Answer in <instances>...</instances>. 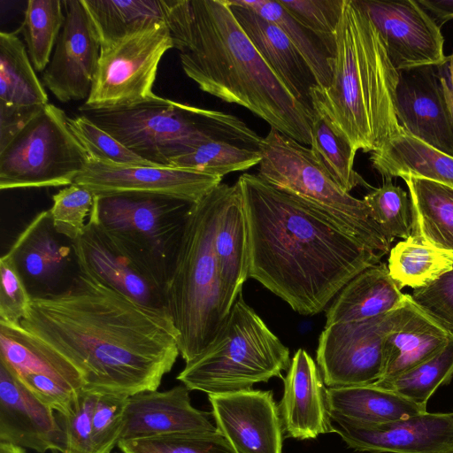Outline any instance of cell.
<instances>
[{
  "label": "cell",
  "mask_w": 453,
  "mask_h": 453,
  "mask_svg": "<svg viewBox=\"0 0 453 453\" xmlns=\"http://www.w3.org/2000/svg\"><path fill=\"white\" fill-rule=\"evenodd\" d=\"M290 364L288 348L240 293L212 342L186 363L177 380L189 390L233 393L274 377L283 380Z\"/></svg>",
  "instance_id": "cell-7"
},
{
  "label": "cell",
  "mask_w": 453,
  "mask_h": 453,
  "mask_svg": "<svg viewBox=\"0 0 453 453\" xmlns=\"http://www.w3.org/2000/svg\"><path fill=\"white\" fill-rule=\"evenodd\" d=\"M0 321L20 324L27 315L32 298L8 252L0 259Z\"/></svg>",
  "instance_id": "cell-48"
},
{
  "label": "cell",
  "mask_w": 453,
  "mask_h": 453,
  "mask_svg": "<svg viewBox=\"0 0 453 453\" xmlns=\"http://www.w3.org/2000/svg\"><path fill=\"white\" fill-rule=\"evenodd\" d=\"M95 196L87 188L73 183L53 195L52 207L49 210L58 233L73 242L84 233L93 207Z\"/></svg>",
  "instance_id": "cell-44"
},
{
  "label": "cell",
  "mask_w": 453,
  "mask_h": 453,
  "mask_svg": "<svg viewBox=\"0 0 453 453\" xmlns=\"http://www.w3.org/2000/svg\"><path fill=\"white\" fill-rule=\"evenodd\" d=\"M345 0H277L302 26L318 35L333 57L335 34Z\"/></svg>",
  "instance_id": "cell-43"
},
{
  "label": "cell",
  "mask_w": 453,
  "mask_h": 453,
  "mask_svg": "<svg viewBox=\"0 0 453 453\" xmlns=\"http://www.w3.org/2000/svg\"><path fill=\"white\" fill-rule=\"evenodd\" d=\"M401 308L362 321L325 326L317 348V364L328 388L374 384L381 378L386 336L404 318Z\"/></svg>",
  "instance_id": "cell-12"
},
{
  "label": "cell",
  "mask_w": 453,
  "mask_h": 453,
  "mask_svg": "<svg viewBox=\"0 0 453 453\" xmlns=\"http://www.w3.org/2000/svg\"><path fill=\"white\" fill-rule=\"evenodd\" d=\"M439 27L453 19V0H417Z\"/></svg>",
  "instance_id": "cell-50"
},
{
  "label": "cell",
  "mask_w": 453,
  "mask_h": 453,
  "mask_svg": "<svg viewBox=\"0 0 453 453\" xmlns=\"http://www.w3.org/2000/svg\"><path fill=\"white\" fill-rule=\"evenodd\" d=\"M274 23L288 36L310 67L319 87L327 88L332 79L333 55L325 42L297 22L277 1L237 0Z\"/></svg>",
  "instance_id": "cell-34"
},
{
  "label": "cell",
  "mask_w": 453,
  "mask_h": 453,
  "mask_svg": "<svg viewBox=\"0 0 453 453\" xmlns=\"http://www.w3.org/2000/svg\"><path fill=\"white\" fill-rule=\"evenodd\" d=\"M98 395L82 390L67 415L58 413L65 436L63 453H94L91 438V417Z\"/></svg>",
  "instance_id": "cell-46"
},
{
  "label": "cell",
  "mask_w": 453,
  "mask_h": 453,
  "mask_svg": "<svg viewBox=\"0 0 453 453\" xmlns=\"http://www.w3.org/2000/svg\"><path fill=\"white\" fill-rule=\"evenodd\" d=\"M0 453H27L25 449L6 442H0Z\"/></svg>",
  "instance_id": "cell-52"
},
{
  "label": "cell",
  "mask_w": 453,
  "mask_h": 453,
  "mask_svg": "<svg viewBox=\"0 0 453 453\" xmlns=\"http://www.w3.org/2000/svg\"><path fill=\"white\" fill-rule=\"evenodd\" d=\"M0 442L38 453H63L65 436L54 411L0 362Z\"/></svg>",
  "instance_id": "cell-22"
},
{
  "label": "cell",
  "mask_w": 453,
  "mask_h": 453,
  "mask_svg": "<svg viewBox=\"0 0 453 453\" xmlns=\"http://www.w3.org/2000/svg\"><path fill=\"white\" fill-rule=\"evenodd\" d=\"M118 447L122 453H236L218 430L121 441Z\"/></svg>",
  "instance_id": "cell-41"
},
{
  "label": "cell",
  "mask_w": 453,
  "mask_h": 453,
  "mask_svg": "<svg viewBox=\"0 0 453 453\" xmlns=\"http://www.w3.org/2000/svg\"><path fill=\"white\" fill-rule=\"evenodd\" d=\"M214 251L226 311L229 313L248 277V229L237 183L227 185L216 225Z\"/></svg>",
  "instance_id": "cell-26"
},
{
  "label": "cell",
  "mask_w": 453,
  "mask_h": 453,
  "mask_svg": "<svg viewBox=\"0 0 453 453\" xmlns=\"http://www.w3.org/2000/svg\"><path fill=\"white\" fill-rule=\"evenodd\" d=\"M67 121L89 158L119 165L157 166L131 151L85 115L68 118Z\"/></svg>",
  "instance_id": "cell-42"
},
{
  "label": "cell",
  "mask_w": 453,
  "mask_h": 453,
  "mask_svg": "<svg viewBox=\"0 0 453 453\" xmlns=\"http://www.w3.org/2000/svg\"><path fill=\"white\" fill-rule=\"evenodd\" d=\"M131 151L157 166L215 138L261 147L263 137L236 116L154 96L130 105L80 110Z\"/></svg>",
  "instance_id": "cell-6"
},
{
  "label": "cell",
  "mask_w": 453,
  "mask_h": 453,
  "mask_svg": "<svg viewBox=\"0 0 453 453\" xmlns=\"http://www.w3.org/2000/svg\"><path fill=\"white\" fill-rule=\"evenodd\" d=\"M363 201L390 244L395 237L405 240L411 235V202L401 187L386 180Z\"/></svg>",
  "instance_id": "cell-40"
},
{
  "label": "cell",
  "mask_w": 453,
  "mask_h": 453,
  "mask_svg": "<svg viewBox=\"0 0 453 453\" xmlns=\"http://www.w3.org/2000/svg\"><path fill=\"white\" fill-rule=\"evenodd\" d=\"M389 251L388 268L400 289L422 288L453 266L452 253L421 243L412 235Z\"/></svg>",
  "instance_id": "cell-35"
},
{
  "label": "cell",
  "mask_w": 453,
  "mask_h": 453,
  "mask_svg": "<svg viewBox=\"0 0 453 453\" xmlns=\"http://www.w3.org/2000/svg\"><path fill=\"white\" fill-rule=\"evenodd\" d=\"M221 177L192 170L119 165L88 157L74 182L94 196L123 193L162 195L195 203L221 183Z\"/></svg>",
  "instance_id": "cell-18"
},
{
  "label": "cell",
  "mask_w": 453,
  "mask_h": 453,
  "mask_svg": "<svg viewBox=\"0 0 453 453\" xmlns=\"http://www.w3.org/2000/svg\"><path fill=\"white\" fill-rule=\"evenodd\" d=\"M450 334L411 299L403 320L385 338L381 378H395L428 360Z\"/></svg>",
  "instance_id": "cell-28"
},
{
  "label": "cell",
  "mask_w": 453,
  "mask_h": 453,
  "mask_svg": "<svg viewBox=\"0 0 453 453\" xmlns=\"http://www.w3.org/2000/svg\"><path fill=\"white\" fill-rule=\"evenodd\" d=\"M283 384L279 409L288 435L307 440L332 433L326 388L321 372L303 349H297L292 357Z\"/></svg>",
  "instance_id": "cell-24"
},
{
  "label": "cell",
  "mask_w": 453,
  "mask_h": 453,
  "mask_svg": "<svg viewBox=\"0 0 453 453\" xmlns=\"http://www.w3.org/2000/svg\"><path fill=\"white\" fill-rule=\"evenodd\" d=\"M370 160L385 180L411 177L453 189V157L404 131L372 152Z\"/></svg>",
  "instance_id": "cell-29"
},
{
  "label": "cell",
  "mask_w": 453,
  "mask_h": 453,
  "mask_svg": "<svg viewBox=\"0 0 453 453\" xmlns=\"http://www.w3.org/2000/svg\"><path fill=\"white\" fill-rule=\"evenodd\" d=\"M73 245L81 272L170 318L165 286L136 255L92 217L88 216L83 234Z\"/></svg>",
  "instance_id": "cell-14"
},
{
  "label": "cell",
  "mask_w": 453,
  "mask_h": 453,
  "mask_svg": "<svg viewBox=\"0 0 453 453\" xmlns=\"http://www.w3.org/2000/svg\"><path fill=\"white\" fill-rule=\"evenodd\" d=\"M262 160L261 148L229 139L215 138L203 142L190 152L173 158L170 167L192 170L206 174L224 175L248 170Z\"/></svg>",
  "instance_id": "cell-36"
},
{
  "label": "cell",
  "mask_w": 453,
  "mask_h": 453,
  "mask_svg": "<svg viewBox=\"0 0 453 453\" xmlns=\"http://www.w3.org/2000/svg\"><path fill=\"white\" fill-rule=\"evenodd\" d=\"M21 32L29 59L36 72L47 67L65 21L63 1L29 0Z\"/></svg>",
  "instance_id": "cell-38"
},
{
  "label": "cell",
  "mask_w": 453,
  "mask_h": 453,
  "mask_svg": "<svg viewBox=\"0 0 453 453\" xmlns=\"http://www.w3.org/2000/svg\"><path fill=\"white\" fill-rule=\"evenodd\" d=\"M411 301L453 335V266L429 284L416 288Z\"/></svg>",
  "instance_id": "cell-47"
},
{
  "label": "cell",
  "mask_w": 453,
  "mask_h": 453,
  "mask_svg": "<svg viewBox=\"0 0 453 453\" xmlns=\"http://www.w3.org/2000/svg\"><path fill=\"white\" fill-rule=\"evenodd\" d=\"M232 12L263 60L304 106L313 110L311 89L317 85L303 58L284 32L237 0H227Z\"/></svg>",
  "instance_id": "cell-25"
},
{
  "label": "cell",
  "mask_w": 453,
  "mask_h": 453,
  "mask_svg": "<svg viewBox=\"0 0 453 453\" xmlns=\"http://www.w3.org/2000/svg\"><path fill=\"white\" fill-rule=\"evenodd\" d=\"M453 377V335L435 356L414 368L374 385L426 408L428 399L436 389L449 384Z\"/></svg>",
  "instance_id": "cell-39"
},
{
  "label": "cell",
  "mask_w": 453,
  "mask_h": 453,
  "mask_svg": "<svg viewBox=\"0 0 453 453\" xmlns=\"http://www.w3.org/2000/svg\"><path fill=\"white\" fill-rule=\"evenodd\" d=\"M167 26L185 74L202 91L245 107L271 128L311 145L314 111L263 60L227 0H169Z\"/></svg>",
  "instance_id": "cell-3"
},
{
  "label": "cell",
  "mask_w": 453,
  "mask_h": 453,
  "mask_svg": "<svg viewBox=\"0 0 453 453\" xmlns=\"http://www.w3.org/2000/svg\"><path fill=\"white\" fill-rule=\"evenodd\" d=\"M258 175L319 211L372 250L385 255L390 243L363 200L344 191L311 148L274 128L263 137Z\"/></svg>",
  "instance_id": "cell-8"
},
{
  "label": "cell",
  "mask_w": 453,
  "mask_h": 453,
  "mask_svg": "<svg viewBox=\"0 0 453 453\" xmlns=\"http://www.w3.org/2000/svg\"><path fill=\"white\" fill-rule=\"evenodd\" d=\"M20 325L81 372L83 390L97 395L157 390L180 355L171 318L83 272L65 294L33 298Z\"/></svg>",
  "instance_id": "cell-1"
},
{
  "label": "cell",
  "mask_w": 453,
  "mask_h": 453,
  "mask_svg": "<svg viewBox=\"0 0 453 453\" xmlns=\"http://www.w3.org/2000/svg\"><path fill=\"white\" fill-rule=\"evenodd\" d=\"M217 430L236 453H282L283 425L271 390L208 395Z\"/></svg>",
  "instance_id": "cell-20"
},
{
  "label": "cell",
  "mask_w": 453,
  "mask_h": 453,
  "mask_svg": "<svg viewBox=\"0 0 453 453\" xmlns=\"http://www.w3.org/2000/svg\"><path fill=\"white\" fill-rule=\"evenodd\" d=\"M446 68L448 83L453 93V54L447 57Z\"/></svg>",
  "instance_id": "cell-53"
},
{
  "label": "cell",
  "mask_w": 453,
  "mask_h": 453,
  "mask_svg": "<svg viewBox=\"0 0 453 453\" xmlns=\"http://www.w3.org/2000/svg\"><path fill=\"white\" fill-rule=\"evenodd\" d=\"M403 180L410 195L411 235L453 254V189L422 179Z\"/></svg>",
  "instance_id": "cell-31"
},
{
  "label": "cell",
  "mask_w": 453,
  "mask_h": 453,
  "mask_svg": "<svg viewBox=\"0 0 453 453\" xmlns=\"http://www.w3.org/2000/svg\"><path fill=\"white\" fill-rule=\"evenodd\" d=\"M310 146L317 158L344 191L349 193L358 186L371 188L354 169L357 151L335 130L330 120L318 111H314Z\"/></svg>",
  "instance_id": "cell-37"
},
{
  "label": "cell",
  "mask_w": 453,
  "mask_h": 453,
  "mask_svg": "<svg viewBox=\"0 0 453 453\" xmlns=\"http://www.w3.org/2000/svg\"><path fill=\"white\" fill-rule=\"evenodd\" d=\"M329 413L361 423H386L426 412L398 394L374 384L326 388Z\"/></svg>",
  "instance_id": "cell-30"
},
{
  "label": "cell",
  "mask_w": 453,
  "mask_h": 453,
  "mask_svg": "<svg viewBox=\"0 0 453 453\" xmlns=\"http://www.w3.org/2000/svg\"><path fill=\"white\" fill-rule=\"evenodd\" d=\"M331 69L329 86L311 89L312 108L356 151L376 152L403 131L395 111L399 72L378 29L356 0L344 1Z\"/></svg>",
  "instance_id": "cell-4"
},
{
  "label": "cell",
  "mask_w": 453,
  "mask_h": 453,
  "mask_svg": "<svg viewBox=\"0 0 453 453\" xmlns=\"http://www.w3.org/2000/svg\"><path fill=\"white\" fill-rule=\"evenodd\" d=\"M441 86H442L443 95H444L447 108H448L449 119H450L451 126L453 128V93H452V91L449 86V83H448L446 65L444 67L443 73L441 75Z\"/></svg>",
  "instance_id": "cell-51"
},
{
  "label": "cell",
  "mask_w": 453,
  "mask_h": 453,
  "mask_svg": "<svg viewBox=\"0 0 453 453\" xmlns=\"http://www.w3.org/2000/svg\"><path fill=\"white\" fill-rule=\"evenodd\" d=\"M97 33L101 49L158 23L167 24L168 0H81Z\"/></svg>",
  "instance_id": "cell-32"
},
{
  "label": "cell",
  "mask_w": 453,
  "mask_h": 453,
  "mask_svg": "<svg viewBox=\"0 0 453 453\" xmlns=\"http://www.w3.org/2000/svg\"><path fill=\"white\" fill-rule=\"evenodd\" d=\"M367 13L398 71L447 62L440 27L414 0H356Z\"/></svg>",
  "instance_id": "cell-16"
},
{
  "label": "cell",
  "mask_w": 453,
  "mask_h": 453,
  "mask_svg": "<svg viewBox=\"0 0 453 453\" xmlns=\"http://www.w3.org/2000/svg\"><path fill=\"white\" fill-rule=\"evenodd\" d=\"M65 21L42 80L61 103L87 99L98 66L101 44L81 0L63 1Z\"/></svg>",
  "instance_id": "cell-17"
},
{
  "label": "cell",
  "mask_w": 453,
  "mask_h": 453,
  "mask_svg": "<svg viewBox=\"0 0 453 453\" xmlns=\"http://www.w3.org/2000/svg\"><path fill=\"white\" fill-rule=\"evenodd\" d=\"M445 65L400 71L395 111L404 132L453 157V128L441 86Z\"/></svg>",
  "instance_id": "cell-21"
},
{
  "label": "cell",
  "mask_w": 453,
  "mask_h": 453,
  "mask_svg": "<svg viewBox=\"0 0 453 453\" xmlns=\"http://www.w3.org/2000/svg\"><path fill=\"white\" fill-rule=\"evenodd\" d=\"M0 362L36 398L61 415L69 414L85 382L65 357L20 324L0 321Z\"/></svg>",
  "instance_id": "cell-13"
},
{
  "label": "cell",
  "mask_w": 453,
  "mask_h": 453,
  "mask_svg": "<svg viewBox=\"0 0 453 453\" xmlns=\"http://www.w3.org/2000/svg\"><path fill=\"white\" fill-rule=\"evenodd\" d=\"M43 106H12L0 104V150L4 149Z\"/></svg>",
  "instance_id": "cell-49"
},
{
  "label": "cell",
  "mask_w": 453,
  "mask_h": 453,
  "mask_svg": "<svg viewBox=\"0 0 453 453\" xmlns=\"http://www.w3.org/2000/svg\"><path fill=\"white\" fill-rule=\"evenodd\" d=\"M192 204L162 195L95 196L89 216L136 255L165 288Z\"/></svg>",
  "instance_id": "cell-9"
},
{
  "label": "cell",
  "mask_w": 453,
  "mask_h": 453,
  "mask_svg": "<svg viewBox=\"0 0 453 453\" xmlns=\"http://www.w3.org/2000/svg\"><path fill=\"white\" fill-rule=\"evenodd\" d=\"M332 432L351 449L372 453H453V413L425 412L386 423H361L329 413Z\"/></svg>",
  "instance_id": "cell-19"
},
{
  "label": "cell",
  "mask_w": 453,
  "mask_h": 453,
  "mask_svg": "<svg viewBox=\"0 0 453 453\" xmlns=\"http://www.w3.org/2000/svg\"><path fill=\"white\" fill-rule=\"evenodd\" d=\"M8 253L32 299L65 294L81 273L73 242L56 231L49 210L34 218Z\"/></svg>",
  "instance_id": "cell-15"
},
{
  "label": "cell",
  "mask_w": 453,
  "mask_h": 453,
  "mask_svg": "<svg viewBox=\"0 0 453 453\" xmlns=\"http://www.w3.org/2000/svg\"><path fill=\"white\" fill-rule=\"evenodd\" d=\"M65 112L47 104L0 150V188L73 184L88 156L68 126Z\"/></svg>",
  "instance_id": "cell-10"
},
{
  "label": "cell",
  "mask_w": 453,
  "mask_h": 453,
  "mask_svg": "<svg viewBox=\"0 0 453 453\" xmlns=\"http://www.w3.org/2000/svg\"><path fill=\"white\" fill-rule=\"evenodd\" d=\"M0 104L12 106L49 104L27 47L15 33H0Z\"/></svg>",
  "instance_id": "cell-33"
},
{
  "label": "cell",
  "mask_w": 453,
  "mask_h": 453,
  "mask_svg": "<svg viewBox=\"0 0 453 453\" xmlns=\"http://www.w3.org/2000/svg\"><path fill=\"white\" fill-rule=\"evenodd\" d=\"M409 295L401 292L388 265L379 263L350 280L326 311V326L362 321L403 307Z\"/></svg>",
  "instance_id": "cell-27"
},
{
  "label": "cell",
  "mask_w": 453,
  "mask_h": 453,
  "mask_svg": "<svg viewBox=\"0 0 453 453\" xmlns=\"http://www.w3.org/2000/svg\"><path fill=\"white\" fill-rule=\"evenodd\" d=\"M128 397L113 394L98 395L91 417L94 453H111L118 446Z\"/></svg>",
  "instance_id": "cell-45"
},
{
  "label": "cell",
  "mask_w": 453,
  "mask_h": 453,
  "mask_svg": "<svg viewBox=\"0 0 453 453\" xmlns=\"http://www.w3.org/2000/svg\"><path fill=\"white\" fill-rule=\"evenodd\" d=\"M226 188L220 183L190 207L165 288L168 312L179 334L180 355L186 363L209 347L228 315L214 251Z\"/></svg>",
  "instance_id": "cell-5"
},
{
  "label": "cell",
  "mask_w": 453,
  "mask_h": 453,
  "mask_svg": "<svg viewBox=\"0 0 453 453\" xmlns=\"http://www.w3.org/2000/svg\"><path fill=\"white\" fill-rule=\"evenodd\" d=\"M189 391L181 384L165 391L130 395L119 441L216 431L210 413L192 405Z\"/></svg>",
  "instance_id": "cell-23"
},
{
  "label": "cell",
  "mask_w": 453,
  "mask_h": 453,
  "mask_svg": "<svg viewBox=\"0 0 453 453\" xmlns=\"http://www.w3.org/2000/svg\"><path fill=\"white\" fill-rule=\"evenodd\" d=\"M239 186L248 229V277L301 315H315L383 255L258 174Z\"/></svg>",
  "instance_id": "cell-2"
},
{
  "label": "cell",
  "mask_w": 453,
  "mask_h": 453,
  "mask_svg": "<svg viewBox=\"0 0 453 453\" xmlns=\"http://www.w3.org/2000/svg\"><path fill=\"white\" fill-rule=\"evenodd\" d=\"M172 48L174 43L165 23L138 30L102 48L90 93L79 111L126 106L154 96L159 62Z\"/></svg>",
  "instance_id": "cell-11"
}]
</instances>
